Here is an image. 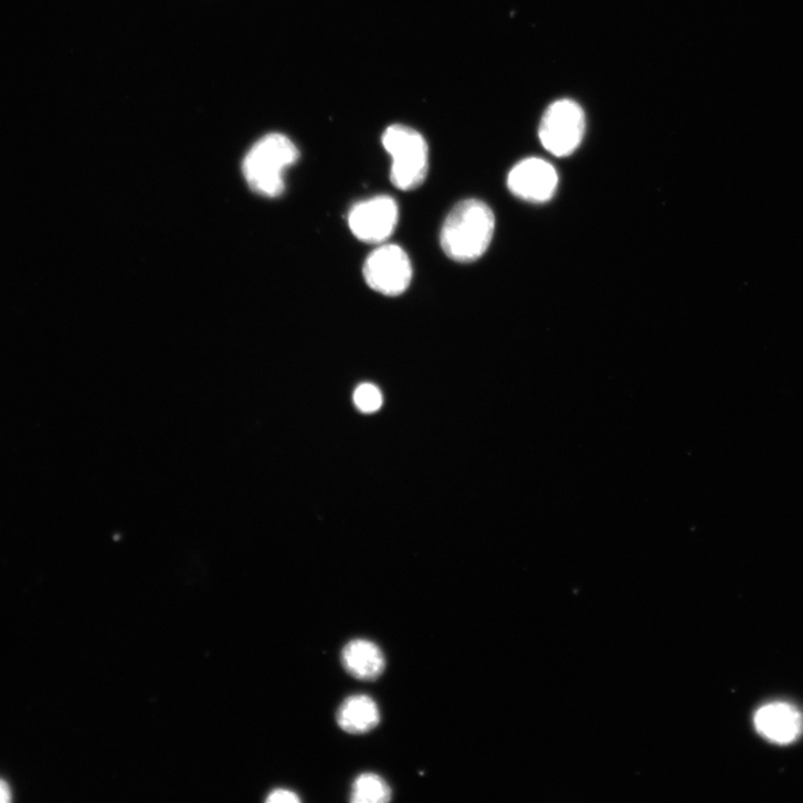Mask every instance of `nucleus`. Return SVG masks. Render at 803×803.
Wrapping results in <instances>:
<instances>
[{"mask_svg": "<svg viewBox=\"0 0 803 803\" xmlns=\"http://www.w3.org/2000/svg\"><path fill=\"white\" fill-rule=\"evenodd\" d=\"M12 801V791L10 785L3 781L0 780V803H9Z\"/></svg>", "mask_w": 803, "mask_h": 803, "instance_id": "nucleus-14", "label": "nucleus"}, {"mask_svg": "<svg viewBox=\"0 0 803 803\" xmlns=\"http://www.w3.org/2000/svg\"><path fill=\"white\" fill-rule=\"evenodd\" d=\"M754 726L764 739L784 746L801 736L803 718L795 707L774 702L759 709L754 717Z\"/></svg>", "mask_w": 803, "mask_h": 803, "instance_id": "nucleus-8", "label": "nucleus"}, {"mask_svg": "<svg viewBox=\"0 0 803 803\" xmlns=\"http://www.w3.org/2000/svg\"><path fill=\"white\" fill-rule=\"evenodd\" d=\"M357 406L366 413L378 411L383 403L381 391L373 384H362L355 393Z\"/></svg>", "mask_w": 803, "mask_h": 803, "instance_id": "nucleus-12", "label": "nucleus"}, {"mask_svg": "<svg viewBox=\"0 0 803 803\" xmlns=\"http://www.w3.org/2000/svg\"><path fill=\"white\" fill-rule=\"evenodd\" d=\"M496 218L482 200L458 202L446 216L440 235L444 254L452 261L469 264L488 251L495 234Z\"/></svg>", "mask_w": 803, "mask_h": 803, "instance_id": "nucleus-1", "label": "nucleus"}, {"mask_svg": "<svg viewBox=\"0 0 803 803\" xmlns=\"http://www.w3.org/2000/svg\"><path fill=\"white\" fill-rule=\"evenodd\" d=\"M382 144L392 158L391 182L411 191L423 184L429 172V147L416 130L402 125L389 127Z\"/></svg>", "mask_w": 803, "mask_h": 803, "instance_id": "nucleus-3", "label": "nucleus"}, {"mask_svg": "<svg viewBox=\"0 0 803 803\" xmlns=\"http://www.w3.org/2000/svg\"><path fill=\"white\" fill-rule=\"evenodd\" d=\"M266 801L270 803H298L300 797L290 790L276 789L268 795Z\"/></svg>", "mask_w": 803, "mask_h": 803, "instance_id": "nucleus-13", "label": "nucleus"}, {"mask_svg": "<svg viewBox=\"0 0 803 803\" xmlns=\"http://www.w3.org/2000/svg\"><path fill=\"white\" fill-rule=\"evenodd\" d=\"M398 222L399 205L389 196H378L359 202L349 214L351 232L368 244L387 242L394 234Z\"/></svg>", "mask_w": 803, "mask_h": 803, "instance_id": "nucleus-6", "label": "nucleus"}, {"mask_svg": "<svg viewBox=\"0 0 803 803\" xmlns=\"http://www.w3.org/2000/svg\"><path fill=\"white\" fill-rule=\"evenodd\" d=\"M338 727L351 735H364L374 730L381 721L378 704L369 696L357 695L341 702L336 714Z\"/></svg>", "mask_w": 803, "mask_h": 803, "instance_id": "nucleus-10", "label": "nucleus"}, {"mask_svg": "<svg viewBox=\"0 0 803 803\" xmlns=\"http://www.w3.org/2000/svg\"><path fill=\"white\" fill-rule=\"evenodd\" d=\"M363 275L373 290L399 296L409 288L413 268L409 255L398 245H382L367 258Z\"/></svg>", "mask_w": 803, "mask_h": 803, "instance_id": "nucleus-5", "label": "nucleus"}, {"mask_svg": "<svg viewBox=\"0 0 803 803\" xmlns=\"http://www.w3.org/2000/svg\"><path fill=\"white\" fill-rule=\"evenodd\" d=\"M392 799V789L381 775L366 772L357 776L352 784L353 803H387Z\"/></svg>", "mask_w": 803, "mask_h": 803, "instance_id": "nucleus-11", "label": "nucleus"}, {"mask_svg": "<svg viewBox=\"0 0 803 803\" xmlns=\"http://www.w3.org/2000/svg\"><path fill=\"white\" fill-rule=\"evenodd\" d=\"M341 664L357 679L374 680L387 665L383 651L378 644L364 638L350 641L341 649Z\"/></svg>", "mask_w": 803, "mask_h": 803, "instance_id": "nucleus-9", "label": "nucleus"}, {"mask_svg": "<svg viewBox=\"0 0 803 803\" xmlns=\"http://www.w3.org/2000/svg\"><path fill=\"white\" fill-rule=\"evenodd\" d=\"M585 128L582 107L570 99H560L545 112L539 126V139L551 155L567 157L580 147Z\"/></svg>", "mask_w": 803, "mask_h": 803, "instance_id": "nucleus-4", "label": "nucleus"}, {"mask_svg": "<svg viewBox=\"0 0 803 803\" xmlns=\"http://www.w3.org/2000/svg\"><path fill=\"white\" fill-rule=\"evenodd\" d=\"M299 158L297 147L287 137L273 134L260 140L244 160L243 171L251 188L265 197H278L285 190L284 176Z\"/></svg>", "mask_w": 803, "mask_h": 803, "instance_id": "nucleus-2", "label": "nucleus"}, {"mask_svg": "<svg viewBox=\"0 0 803 803\" xmlns=\"http://www.w3.org/2000/svg\"><path fill=\"white\" fill-rule=\"evenodd\" d=\"M558 186V175L547 161L530 158L519 162L508 176V188L518 198L543 203L550 200Z\"/></svg>", "mask_w": 803, "mask_h": 803, "instance_id": "nucleus-7", "label": "nucleus"}]
</instances>
